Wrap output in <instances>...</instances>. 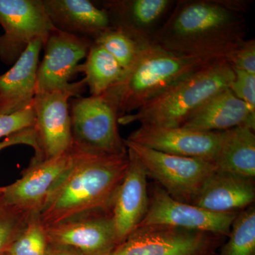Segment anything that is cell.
Instances as JSON below:
<instances>
[{
	"label": "cell",
	"mask_w": 255,
	"mask_h": 255,
	"mask_svg": "<svg viewBox=\"0 0 255 255\" xmlns=\"http://www.w3.org/2000/svg\"><path fill=\"white\" fill-rule=\"evenodd\" d=\"M72 163L71 149L53 158L33 157L19 179L2 187L1 196L10 205L31 215L40 214Z\"/></svg>",
	"instance_id": "30bf717a"
},
{
	"label": "cell",
	"mask_w": 255,
	"mask_h": 255,
	"mask_svg": "<svg viewBox=\"0 0 255 255\" xmlns=\"http://www.w3.org/2000/svg\"><path fill=\"white\" fill-rule=\"evenodd\" d=\"M93 41L55 29L48 36L37 71L36 93L68 88Z\"/></svg>",
	"instance_id": "4fadbf2b"
},
{
	"label": "cell",
	"mask_w": 255,
	"mask_h": 255,
	"mask_svg": "<svg viewBox=\"0 0 255 255\" xmlns=\"http://www.w3.org/2000/svg\"><path fill=\"white\" fill-rule=\"evenodd\" d=\"M16 145L30 146L34 150V152H36L37 145L33 128L21 130L9 137H5L0 141V151L10 146ZM1 189L2 187H0V192L1 191Z\"/></svg>",
	"instance_id": "f546056e"
},
{
	"label": "cell",
	"mask_w": 255,
	"mask_h": 255,
	"mask_svg": "<svg viewBox=\"0 0 255 255\" xmlns=\"http://www.w3.org/2000/svg\"><path fill=\"white\" fill-rule=\"evenodd\" d=\"M129 164L112 209L117 245L125 241L140 225L149 206L147 173L131 150L127 149Z\"/></svg>",
	"instance_id": "2e32d148"
},
{
	"label": "cell",
	"mask_w": 255,
	"mask_h": 255,
	"mask_svg": "<svg viewBox=\"0 0 255 255\" xmlns=\"http://www.w3.org/2000/svg\"><path fill=\"white\" fill-rule=\"evenodd\" d=\"M52 24L58 31L95 41L113 28L105 9L90 0H43Z\"/></svg>",
	"instance_id": "e0dca14e"
},
{
	"label": "cell",
	"mask_w": 255,
	"mask_h": 255,
	"mask_svg": "<svg viewBox=\"0 0 255 255\" xmlns=\"http://www.w3.org/2000/svg\"><path fill=\"white\" fill-rule=\"evenodd\" d=\"M45 229L49 245L74 248L83 255H105L117 246L110 211L85 213Z\"/></svg>",
	"instance_id": "7c38bea8"
},
{
	"label": "cell",
	"mask_w": 255,
	"mask_h": 255,
	"mask_svg": "<svg viewBox=\"0 0 255 255\" xmlns=\"http://www.w3.org/2000/svg\"><path fill=\"white\" fill-rule=\"evenodd\" d=\"M220 255H255V204L238 213Z\"/></svg>",
	"instance_id": "603a6c76"
},
{
	"label": "cell",
	"mask_w": 255,
	"mask_h": 255,
	"mask_svg": "<svg viewBox=\"0 0 255 255\" xmlns=\"http://www.w3.org/2000/svg\"><path fill=\"white\" fill-rule=\"evenodd\" d=\"M255 178L215 171L193 205L216 213H239L255 204Z\"/></svg>",
	"instance_id": "ffe728a7"
},
{
	"label": "cell",
	"mask_w": 255,
	"mask_h": 255,
	"mask_svg": "<svg viewBox=\"0 0 255 255\" xmlns=\"http://www.w3.org/2000/svg\"><path fill=\"white\" fill-rule=\"evenodd\" d=\"M85 80L72 82L68 88L37 93L33 99V131L37 151L33 157L50 159L68 152L73 146L70 101L80 97Z\"/></svg>",
	"instance_id": "52a82bcc"
},
{
	"label": "cell",
	"mask_w": 255,
	"mask_h": 255,
	"mask_svg": "<svg viewBox=\"0 0 255 255\" xmlns=\"http://www.w3.org/2000/svg\"><path fill=\"white\" fill-rule=\"evenodd\" d=\"M32 215L7 204L0 192V255L22 233Z\"/></svg>",
	"instance_id": "484cf974"
},
{
	"label": "cell",
	"mask_w": 255,
	"mask_h": 255,
	"mask_svg": "<svg viewBox=\"0 0 255 255\" xmlns=\"http://www.w3.org/2000/svg\"><path fill=\"white\" fill-rule=\"evenodd\" d=\"M226 237L185 228L140 226L105 255H216Z\"/></svg>",
	"instance_id": "8992f818"
},
{
	"label": "cell",
	"mask_w": 255,
	"mask_h": 255,
	"mask_svg": "<svg viewBox=\"0 0 255 255\" xmlns=\"http://www.w3.org/2000/svg\"><path fill=\"white\" fill-rule=\"evenodd\" d=\"M0 61L13 65L28 45L39 39L46 43L55 28L43 0H0Z\"/></svg>",
	"instance_id": "9c48e42d"
},
{
	"label": "cell",
	"mask_w": 255,
	"mask_h": 255,
	"mask_svg": "<svg viewBox=\"0 0 255 255\" xmlns=\"http://www.w3.org/2000/svg\"><path fill=\"white\" fill-rule=\"evenodd\" d=\"M234 71L226 58L188 75L153 100L128 115L118 119L119 124L132 123L160 127H181L206 101L230 88Z\"/></svg>",
	"instance_id": "277c9868"
},
{
	"label": "cell",
	"mask_w": 255,
	"mask_h": 255,
	"mask_svg": "<svg viewBox=\"0 0 255 255\" xmlns=\"http://www.w3.org/2000/svg\"><path fill=\"white\" fill-rule=\"evenodd\" d=\"M34 121L33 102L27 107L14 113L0 114V139L33 128Z\"/></svg>",
	"instance_id": "4316f807"
},
{
	"label": "cell",
	"mask_w": 255,
	"mask_h": 255,
	"mask_svg": "<svg viewBox=\"0 0 255 255\" xmlns=\"http://www.w3.org/2000/svg\"><path fill=\"white\" fill-rule=\"evenodd\" d=\"M222 58L177 53L150 43L144 47L136 62L122 78L102 96L119 119L140 110L188 75Z\"/></svg>",
	"instance_id": "3957f363"
},
{
	"label": "cell",
	"mask_w": 255,
	"mask_h": 255,
	"mask_svg": "<svg viewBox=\"0 0 255 255\" xmlns=\"http://www.w3.org/2000/svg\"><path fill=\"white\" fill-rule=\"evenodd\" d=\"M96 4L108 13L114 28L135 41L153 43L155 33L172 11V0H104Z\"/></svg>",
	"instance_id": "9a60e30c"
},
{
	"label": "cell",
	"mask_w": 255,
	"mask_h": 255,
	"mask_svg": "<svg viewBox=\"0 0 255 255\" xmlns=\"http://www.w3.org/2000/svg\"><path fill=\"white\" fill-rule=\"evenodd\" d=\"M124 144L137 156L147 173L171 197L192 204L206 179L216 171L208 159L169 155L124 139Z\"/></svg>",
	"instance_id": "5b68a950"
},
{
	"label": "cell",
	"mask_w": 255,
	"mask_h": 255,
	"mask_svg": "<svg viewBox=\"0 0 255 255\" xmlns=\"http://www.w3.org/2000/svg\"><path fill=\"white\" fill-rule=\"evenodd\" d=\"M238 127L255 130V111L228 88L206 101L181 127L196 131L215 132Z\"/></svg>",
	"instance_id": "d6986e66"
},
{
	"label": "cell",
	"mask_w": 255,
	"mask_h": 255,
	"mask_svg": "<svg viewBox=\"0 0 255 255\" xmlns=\"http://www.w3.org/2000/svg\"><path fill=\"white\" fill-rule=\"evenodd\" d=\"M1 255H9L8 254L7 252H6V253H4V254H2Z\"/></svg>",
	"instance_id": "1f68e13d"
},
{
	"label": "cell",
	"mask_w": 255,
	"mask_h": 255,
	"mask_svg": "<svg viewBox=\"0 0 255 255\" xmlns=\"http://www.w3.org/2000/svg\"><path fill=\"white\" fill-rule=\"evenodd\" d=\"M93 42L103 47L110 53L125 73L136 62L144 47L148 45L135 41L115 28L104 32Z\"/></svg>",
	"instance_id": "cb8c5ba5"
},
{
	"label": "cell",
	"mask_w": 255,
	"mask_h": 255,
	"mask_svg": "<svg viewBox=\"0 0 255 255\" xmlns=\"http://www.w3.org/2000/svg\"><path fill=\"white\" fill-rule=\"evenodd\" d=\"M234 78L230 90L252 110L255 111V75L233 69Z\"/></svg>",
	"instance_id": "83f0119b"
},
{
	"label": "cell",
	"mask_w": 255,
	"mask_h": 255,
	"mask_svg": "<svg viewBox=\"0 0 255 255\" xmlns=\"http://www.w3.org/2000/svg\"><path fill=\"white\" fill-rule=\"evenodd\" d=\"M72 147L79 150L118 154L127 152L119 130V117L101 96L73 97L70 101Z\"/></svg>",
	"instance_id": "ba28073f"
},
{
	"label": "cell",
	"mask_w": 255,
	"mask_h": 255,
	"mask_svg": "<svg viewBox=\"0 0 255 255\" xmlns=\"http://www.w3.org/2000/svg\"><path fill=\"white\" fill-rule=\"evenodd\" d=\"M85 75L90 95L101 96L122 78L125 71L118 62L103 48L94 43L85 62L77 68Z\"/></svg>",
	"instance_id": "7402d4cb"
},
{
	"label": "cell",
	"mask_w": 255,
	"mask_h": 255,
	"mask_svg": "<svg viewBox=\"0 0 255 255\" xmlns=\"http://www.w3.org/2000/svg\"><path fill=\"white\" fill-rule=\"evenodd\" d=\"M43 46L41 40L32 41L11 68L0 74V114L14 113L33 102Z\"/></svg>",
	"instance_id": "ac0fdd59"
},
{
	"label": "cell",
	"mask_w": 255,
	"mask_h": 255,
	"mask_svg": "<svg viewBox=\"0 0 255 255\" xmlns=\"http://www.w3.org/2000/svg\"><path fill=\"white\" fill-rule=\"evenodd\" d=\"M214 163L219 172L255 178V130L238 127L220 131Z\"/></svg>",
	"instance_id": "44dd1931"
},
{
	"label": "cell",
	"mask_w": 255,
	"mask_h": 255,
	"mask_svg": "<svg viewBox=\"0 0 255 255\" xmlns=\"http://www.w3.org/2000/svg\"><path fill=\"white\" fill-rule=\"evenodd\" d=\"M219 136L220 131L201 132L183 127L140 125L127 140L169 155L205 159L214 162Z\"/></svg>",
	"instance_id": "5bb4252c"
},
{
	"label": "cell",
	"mask_w": 255,
	"mask_h": 255,
	"mask_svg": "<svg viewBox=\"0 0 255 255\" xmlns=\"http://www.w3.org/2000/svg\"><path fill=\"white\" fill-rule=\"evenodd\" d=\"M46 229L39 214L32 215L26 228L9 247V255H48Z\"/></svg>",
	"instance_id": "d4e9b609"
},
{
	"label": "cell",
	"mask_w": 255,
	"mask_h": 255,
	"mask_svg": "<svg viewBox=\"0 0 255 255\" xmlns=\"http://www.w3.org/2000/svg\"><path fill=\"white\" fill-rule=\"evenodd\" d=\"M149 191L148 210L137 227L164 225L228 238L233 221L238 214L213 212L193 204L180 202L171 197L159 184L152 186Z\"/></svg>",
	"instance_id": "8fae6325"
},
{
	"label": "cell",
	"mask_w": 255,
	"mask_h": 255,
	"mask_svg": "<svg viewBox=\"0 0 255 255\" xmlns=\"http://www.w3.org/2000/svg\"><path fill=\"white\" fill-rule=\"evenodd\" d=\"M73 163L39 216L45 227L96 211L112 212L128 167V151L102 153L72 147Z\"/></svg>",
	"instance_id": "7a4b0ae2"
},
{
	"label": "cell",
	"mask_w": 255,
	"mask_h": 255,
	"mask_svg": "<svg viewBox=\"0 0 255 255\" xmlns=\"http://www.w3.org/2000/svg\"><path fill=\"white\" fill-rule=\"evenodd\" d=\"M227 60L233 69L255 75V38L245 40Z\"/></svg>",
	"instance_id": "f1b7e54d"
},
{
	"label": "cell",
	"mask_w": 255,
	"mask_h": 255,
	"mask_svg": "<svg viewBox=\"0 0 255 255\" xmlns=\"http://www.w3.org/2000/svg\"><path fill=\"white\" fill-rule=\"evenodd\" d=\"M48 255H83L77 250L69 247L49 245Z\"/></svg>",
	"instance_id": "4dcf8cb0"
},
{
	"label": "cell",
	"mask_w": 255,
	"mask_h": 255,
	"mask_svg": "<svg viewBox=\"0 0 255 255\" xmlns=\"http://www.w3.org/2000/svg\"><path fill=\"white\" fill-rule=\"evenodd\" d=\"M247 1L179 0L155 33L164 49L228 59L246 39Z\"/></svg>",
	"instance_id": "6da1fadb"
}]
</instances>
